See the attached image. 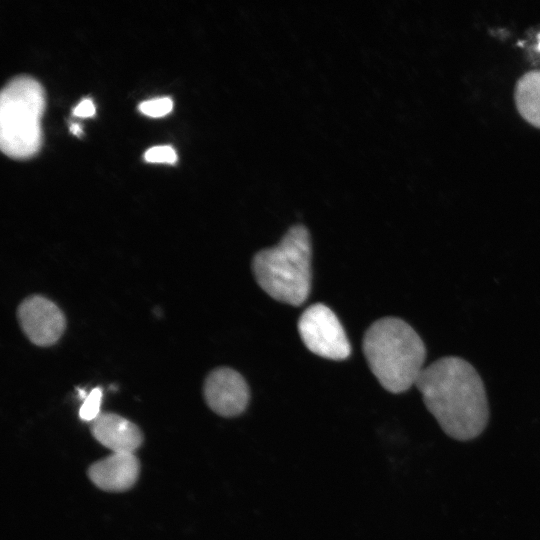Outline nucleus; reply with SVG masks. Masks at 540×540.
Wrapping results in <instances>:
<instances>
[{"label":"nucleus","instance_id":"9d476101","mask_svg":"<svg viewBox=\"0 0 540 540\" xmlns=\"http://www.w3.org/2000/svg\"><path fill=\"white\" fill-rule=\"evenodd\" d=\"M519 114L532 126L540 128V71L524 74L517 82L514 92Z\"/></svg>","mask_w":540,"mask_h":540},{"label":"nucleus","instance_id":"1a4fd4ad","mask_svg":"<svg viewBox=\"0 0 540 540\" xmlns=\"http://www.w3.org/2000/svg\"><path fill=\"white\" fill-rule=\"evenodd\" d=\"M90 429L94 438L114 453H134L143 441L137 425L114 413H101Z\"/></svg>","mask_w":540,"mask_h":540},{"label":"nucleus","instance_id":"f8f14e48","mask_svg":"<svg viewBox=\"0 0 540 540\" xmlns=\"http://www.w3.org/2000/svg\"><path fill=\"white\" fill-rule=\"evenodd\" d=\"M173 102L169 97L155 98L139 104V110L150 117H162L170 113Z\"/></svg>","mask_w":540,"mask_h":540},{"label":"nucleus","instance_id":"423d86ee","mask_svg":"<svg viewBox=\"0 0 540 540\" xmlns=\"http://www.w3.org/2000/svg\"><path fill=\"white\" fill-rule=\"evenodd\" d=\"M17 316L27 338L41 347L55 344L66 327L65 316L61 309L41 295L24 299L18 307Z\"/></svg>","mask_w":540,"mask_h":540},{"label":"nucleus","instance_id":"9b49d317","mask_svg":"<svg viewBox=\"0 0 540 540\" xmlns=\"http://www.w3.org/2000/svg\"><path fill=\"white\" fill-rule=\"evenodd\" d=\"M102 394V389L100 387L93 388L88 393L79 409V417L81 420L92 422L101 414L100 405Z\"/></svg>","mask_w":540,"mask_h":540},{"label":"nucleus","instance_id":"2eb2a0df","mask_svg":"<svg viewBox=\"0 0 540 540\" xmlns=\"http://www.w3.org/2000/svg\"><path fill=\"white\" fill-rule=\"evenodd\" d=\"M70 132L74 135L80 136L82 134V127L78 123H73L70 125Z\"/></svg>","mask_w":540,"mask_h":540},{"label":"nucleus","instance_id":"f257e3e1","mask_svg":"<svg viewBox=\"0 0 540 540\" xmlns=\"http://www.w3.org/2000/svg\"><path fill=\"white\" fill-rule=\"evenodd\" d=\"M415 385L429 412L451 438L471 440L485 429L489 418L485 387L466 360L442 357L421 371Z\"/></svg>","mask_w":540,"mask_h":540},{"label":"nucleus","instance_id":"dca6fc26","mask_svg":"<svg viewBox=\"0 0 540 540\" xmlns=\"http://www.w3.org/2000/svg\"><path fill=\"white\" fill-rule=\"evenodd\" d=\"M538 39H539V43H538V46H537V50L540 51V34L538 35Z\"/></svg>","mask_w":540,"mask_h":540},{"label":"nucleus","instance_id":"6e6552de","mask_svg":"<svg viewBox=\"0 0 540 540\" xmlns=\"http://www.w3.org/2000/svg\"><path fill=\"white\" fill-rule=\"evenodd\" d=\"M139 475V461L134 453H114L93 463L88 469L91 481L108 492L131 488Z\"/></svg>","mask_w":540,"mask_h":540},{"label":"nucleus","instance_id":"0eeeda50","mask_svg":"<svg viewBox=\"0 0 540 540\" xmlns=\"http://www.w3.org/2000/svg\"><path fill=\"white\" fill-rule=\"evenodd\" d=\"M203 391L211 410L224 417H235L243 413L250 399L245 379L228 367L213 370L205 379Z\"/></svg>","mask_w":540,"mask_h":540},{"label":"nucleus","instance_id":"7ed1b4c3","mask_svg":"<svg viewBox=\"0 0 540 540\" xmlns=\"http://www.w3.org/2000/svg\"><path fill=\"white\" fill-rule=\"evenodd\" d=\"M258 285L273 299L293 306L306 301L311 289V242L307 228L292 226L281 241L252 260Z\"/></svg>","mask_w":540,"mask_h":540},{"label":"nucleus","instance_id":"20e7f679","mask_svg":"<svg viewBox=\"0 0 540 540\" xmlns=\"http://www.w3.org/2000/svg\"><path fill=\"white\" fill-rule=\"evenodd\" d=\"M45 93L29 76L12 79L0 98V146L7 156L17 159L36 154L42 144L41 117Z\"/></svg>","mask_w":540,"mask_h":540},{"label":"nucleus","instance_id":"ddd939ff","mask_svg":"<svg viewBox=\"0 0 540 540\" xmlns=\"http://www.w3.org/2000/svg\"><path fill=\"white\" fill-rule=\"evenodd\" d=\"M144 159L151 163H169L173 164L177 161V153L172 146L162 145L149 148Z\"/></svg>","mask_w":540,"mask_h":540},{"label":"nucleus","instance_id":"4468645a","mask_svg":"<svg viewBox=\"0 0 540 540\" xmlns=\"http://www.w3.org/2000/svg\"><path fill=\"white\" fill-rule=\"evenodd\" d=\"M73 114L78 117H91L95 114V106L91 99L85 98L73 109Z\"/></svg>","mask_w":540,"mask_h":540},{"label":"nucleus","instance_id":"f03ea898","mask_svg":"<svg viewBox=\"0 0 540 540\" xmlns=\"http://www.w3.org/2000/svg\"><path fill=\"white\" fill-rule=\"evenodd\" d=\"M370 370L387 391L398 394L415 385L426 358V347L417 332L398 317L375 321L363 338Z\"/></svg>","mask_w":540,"mask_h":540},{"label":"nucleus","instance_id":"39448f33","mask_svg":"<svg viewBox=\"0 0 540 540\" xmlns=\"http://www.w3.org/2000/svg\"><path fill=\"white\" fill-rule=\"evenodd\" d=\"M298 331L304 345L314 354L332 360L349 357L351 347L335 313L326 305L309 306L298 320Z\"/></svg>","mask_w":540,"mask_h":540}]
</instances>
